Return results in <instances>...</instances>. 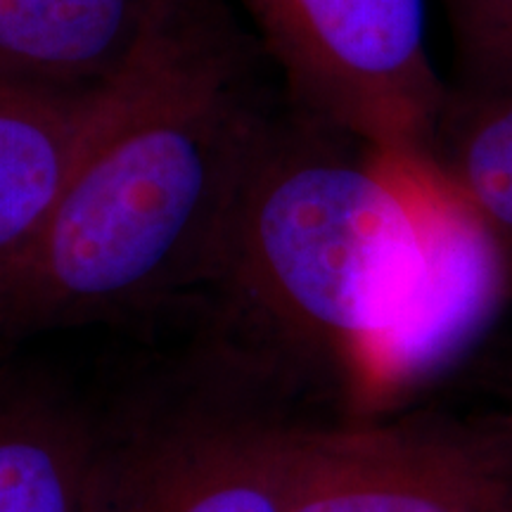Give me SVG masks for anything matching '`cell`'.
<instances>
[{"mask_svg": "<svg viewBox=\"0 0 512 512\" xmlns=\"http://www.w3.org/2000/svg\"><path fill=\"white\" fill-rule=\"evenodd\" d=\"M299 422L207 403L107 451L98 512H285Z\"/></svg>", "mask_w": 512, "mask_h": 512, "instance_id": "8992f818", "label": "cell"}, {"mask_svg": "<svg viewBox=\"0 0 512 512\" xmlns=\"http://www.w3.org/2000/svg\"><path fill=\"white\" fill-rule=\"evenodd\" d=\"M223 0H190L36 233L0 259V339L150 311L219 273L242 181L275 112Z\"/></svg>", "mask_w": 512, "mask_h": 512, "instance_id": "6da1fadb", "label": "cell"}, {"mask_svg": "<svg viewBox=\"0 0 512 512\" xmlns=\"http://www.w3.org/2000/svg\"><path fill=\"white\" fill-rule=\"evenodd\" d=\"M508 302L501 259L470 204L430 162L425 256L392 323L363 349L344 384L356 418H380L451 368Z\"/></svg>", "mask_w": 512, "mask_h": 512, "instance_id": "5b68a950", "label": "cell"}, {"mask_svg": "<svg viewBox=\"0 0 512 512\" xmlns=\"http://www.w3.org/2000/svg\"><path fill=\"white\" fill-rule=\"evenodd\" d=\"M285 512H512V427L437 413L299 425Z\"/></svg>", "mask_w": 512, "mask_h": 512, "instance_id": "277c9868", "label": "cell"}, {"mask_svg": "<svg viewBox=\"0 0 512 512\" xmlns=\"http://www.w3.org/2000/svg\"><path fill=\"white\" fill-rule=\"evenodd\" d=\"M283 100L377 152L432 157L448 100L425 0H238Z\"/></svg>", "mask_w": 512, "mask_h": 512, "instance_id": "3957f363", "label": "cell"}, {"mask_svg": "<svg viewBox=\"0 0 512 512\" xmlns=\"http://www.w3.org/2000/svg\"><path fill=\"white\" fill-rule=\"evenodd\" d=\"M128 69L100 88L0 72V259L17 252L53 209L117 107Z\"/></svg>", "mask_w": 512, "mask_h": 512, "instance_id": "52a82bcc", "label": "cell"}, {"mask_svg": "<svg viewBox=\"0 0 512 512\" xmlns=\"http://www.w3.org/2000/svg\"><path fill=\"white\" fill-rule=\"evenodd\" d=\"M456 91H512V0H444Z\"/></svg>", "mask_w": 512, "mask_h": 512, "instance_id": "8fae6325", "label": "cell"}, {"mask_svg": "<svg viewBox=\"0 0 512 512\" xmlns=\"http://www.w3.org/2000/svg\"><path fill=\"white\" fill-rule=\"evenodd\" d=\"M508 422H510V427H512V418H510V420H508Z\"/></svg>", "mask_w": 512, "mask_h": 512, "instance_id": "7c38bea8", "label": "cell"}, {"mask_svg": "<svg viewBox=\"0 0 512 512\" xmlns=\"http://www.w3.org/2000/svg\"><path fill=\"white\" fill-rule=\"evenodd\" d=\"M430 162L384 155L280 100L209 287L223 320L344 392L420 273Z\"/></svg>", "mask_w": 512, "mask_h": 512, "instance_id": "7a4b0ae2", "label": "cell"}, {"mask_svg": "<svg viewBox=\"0 0 512 512\" xmlns=\"http://www.w3.org/2000/svg\"><path fill=\"white\" fill-rule=\"evenodd\" d=\"M432 159L489 233L512 302V91L475 95L448 86Z\"/></svg>", "mask_w": 512, "mask_h": 512, "instance_id": "30bf717a", "label": "cell"}, {"mask_svg": "<svg viewBox=\"0 0 512 512\" xmlns=\"http://www.w3.org/2000/svg\"><path fill=\"white\" fill-rule=\"evenodd\" d=\"M107 451L53 380L0 368V512H98Z\"/></svg>", "mask_w": 512, "mask_h": 512, "instance_id": "ba28073f", "label": "cell"}, {"mask_svg": "<svg viewBox=\"0 0 512 512\" xmlns=\"http://www.w3.org/2000/svg\"><path fill=\"white\" fill-rule=\"evenodd\" d=\"M190 0H0V72L62 88L119 79Z\"/></svg>", "mask_w": 512, "mask_h": 512, "instance_id": "9c48e42d", "label": "cell"}]
</instances>
